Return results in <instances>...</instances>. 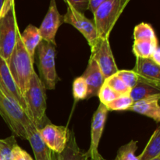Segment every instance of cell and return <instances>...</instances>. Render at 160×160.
<instances>
[{
    "mask_svg": "<svg viewBox=\"0 0 160 160\" xmlns=\"http://www.w3.org/2000/svg\"><path fill=\"white\" fill-rule=\"evenodd\" d=\"M28 141L31 144L35 160H53V152L45 145L41 138L38 129L34 124L28 131Z\"/></svg>",
    "mask_w": 160,
    "mask_h": 160,
    "instance_id": "16",
    "label": "cell"
},
{
    "mask_svg": "<svg viewBox=\"0 0 160 160\" xmlns=\"http://www.w3.org/2000/svg\"><path fill=\"white\" fill-rule=\"evenodd\" d=\"M0 92L6 98L23 109V110L28 115V107L24 98L19 91L17 85L11 75L7 62L1 56H0Z\"/></svg>",
    "mask_w": 160,
    "mask_h": 160,
    "instance_id": "10",
    "label": "cell"
},
{
    "mask_svg": "<svg viewBox=\"0 0 160 160\" xmlns=\"http://www.w3.org/2000/svg\"><path fill=\"white\" fill-rule=\"evenodd\" d=\"M62 18L63 23L72 25L82 34L91 48L96 45L99 38L93 20L87 18L83 12L76 10L70 5H67V12Z\"/></svg>",
    "mask_w": 160,
    "mask_h": 160,
    "instance_id": "7",
    "label": "cell"
},
{
    "mask_svg": "<svg viewBox=\"0 0 160 160\" xmlns=\"http://www.w3.org/2000/svg\"><path fill=\"white\" fill-rule=\"evenodd\" d=\"M20 37L27 52L30 55L31 59L34 61L35 51L40 42L42 41L38 28L32 24L28 25L23 32L20 33Z\"/></svg>",
    "mask_w": 160,
    "mask_h": 160,
    "instance_id": "18",
    "label": "cell"
},
{
    "mask_svg": "<svg viewBox=\"0 0 160 160\" xmlns=\"http://www.w3.org/2000/svg\"><path fill=\"white\" fill-rule=\"evenodd\" d=\"M16 145H17V142L14 136L0 139V159L12 160V152Z\"/></svg>",
    "mask_w": 160,
    "mask_h": 160,
    "instance_id": "25",
    "label": "cell"
},
{
    "mask_svg": "<svg viewBox=\"0 0 160 160\" xmlns=\"http://www.w3.org/2000/svg\"><path fill=\"white\" fill-rule=\"evenodd\" d=\"M130 1L131 0H106L95 9L93 12V21L99 38H109L112 28Z\"/></svg>",
    "mask_w": 160,
    "mask_h": 160,
    "instance_id": "3",
    "label": "cell"
},
{
    "mask_svg": "<svg viewBox=\"0 0 160 160\" xmlns=\"http://www.w3.org/2000/svg\"><path fill=\"white\" fill-rule=\"evenodd\" d=\"M116 74L126 84L128 87L130 88H134L136 84H138L140 82V78H139L138 75L134 71V70H118Z\"/></svg>",
    "mask_w": 160,
    "mask_h": 160,
    "instance_id": "29",
    "label": "cell"
},
{
    "mask_svg": "<svg viewBox=\"0 0 160 160\" xmlns=\"http://www.w3.org/2000/svg\"><path fill=\"white\" fill-rule=\"evenodd\" d=\"M105 83L108 84L119 95L129 94L130 91H131V88L128 87L126 84L117 74L112 75L105 80Z\"/></svg>",
    "mask_w": 160,
    "mask_h": 160,
    "instance_id": "27",
    "label": "cell"
},
{
    "mask_svg": "<svg viewBox=\"0 0 160 160\" xmlns=\"http://www.w3.org/2000/svg\"><path fill=\"white\" fill-rule=\"evenodd\" d=\"M0 116L16 137L28 140V131L34 123L23 109L6 98L1 92Z\"/></svg>",
    "mask_w": 160,
    "mask_h": 160,
    "instance_id": "5",
    "label": "cell"
},
{
    "mask_svg": "<svg viewBox=\"0 0 160 160\" xmlns=\"http://www.w3.org/2000/svg\"><path fill=\"white\" fill-rule=\"evenodd\" d=\"M67 5H70L76 10L83 12L88 9V0H63Z\"/></svg>",
    "mask_w": 160,
    "mask_h": 160,
    "instance_id": "30",
    "label": "cell"
},
{
    "mask_svg": "<svg viewBox=\"0 0 160 160\" xmlns=\"http://www.w3.org/2000/svg\"><path fill=\"white\" fill-rule=\"evenodd\" d=\"M53 160H88L86 152H84L77 143L73 130H70V138L63 151L60 153L53 152Z\"/></svg>",
    "mask_w": 160,
    "mask_h": 160,
    "instance_id": "17",
    "label": "cell"
},
{
    "mask_svg": "<svg viewBox=\"0 0 160 160\" xmlns=\"http://www.w3.org/2000/svg\"><path fill=\"white\" fill-rule=\"evenodd\" d=\"M12 160H34L31 156L22 149L18 145H16L13 148L12 152Z\"/></svg>",
    "mask_w": 160,
    "mask_h": 160,
    "instance_id": "31",
    "label": "cell"
},
{
    "mask_svg": "<svg viewBox=\"0 0 160 160\" xmlns=\"http://www.w3.org/2000/svg\"><path fill=\"white\" fill-rule=\"evenodd\" d=\"M159 156H160V128L158 127L152 134L142 154L138 157V160H152Z\"/></svg>",
    "mask_w": 160,
    "mask_h": 160,
    "instance_id": "20",
    "label": "cell"
},
{
    "mask_svg": "<svg viewBox=\"0 0 160 160\" xmlns=\"http://www.w3.org/2000/svg\"><path fill=\"white\" fill-rule=\"evenodd\" d=\"M96 62L105 79L116 74L119 69L117 65L109 38L98 39L96 45L91 48V56Z\"/></svg>",
    "mask_w": 160,
    "mask_h": 160,
    "instance_id": "8",
    "label": "cell"
},
{
    "mask_svg": "<svg viewBox=\"0 0 160 160\" xmlns=\"http://www.w3.org/2000/svg\"><path fill=\"white\" fill-rule=\"evenodd\" d=\"M19 31L15 0H9L0 14V56L6 60L15 47Z\"/></svg>",
    "mask_w": 160,
    "mask_h": 160,
    "instance_id": "4",
    "label": "cell"
},
{
    "mask_svg": "<svg viewBox=\"0 0 160 160\" xmlns=\"http://www.w3.org/2000/svg\"><path fill=\"white\" fill-rule=\"evenodd\" d=\"M38 131L45 145L55 153L62 152L70 138V130L66 126H57L49 123Z\"/></svg>",
    "mask_w": 160,
    "mask_h": 160,
    "instance_id": "9",
    "label": "cell"
},
{
    "mask_svg": "<svg viewBox=\"0 0 160 160\" xmlns=\"http://www.w3.org/2000/svg\"><path fill=\"white\" fill-rule=\"evenodd\" d=\"M88 86V95L86 99L98 96L99 89L105 82V78L100 70L98 64L92 57L89 58L87 67L82 76Z\"/></svg>",
    "mask_w": 160,
    "mask_h": 160,
    "instance_id": "14",
    "label": "cell"
},
{
    "mask_svg": "<svg viewBox=\"0 0 160 160\" xmlns=\"http://www.w3.org/2000/svg\"><path fill=\"white\" fill-rule=\"evenodd\" d=\"M6 62L11 75L23 96L34 71L33 67L34 61L31 59L23 45L20 31L17 34L15 47Z\"/></svg>",
    "mask_w": 160,
    "mask_h": 160,
    "instance_id": "1",
    "label": "cell"
},
{
    "mask_svg": "<svg viewBox=\"0 0 160 160\" xmlns=\"http://www.w3.org/2000/svg\"><path fill=\"white\" fill-rule=\"evenodd\" d=\"M150 59H151L153 62H156L157 65L160 66V48L159 45L155 48L154 51H153Z\"/></svg>",
    "mask_w": 160,
    "mask_h": 160,
    "instance_id": "33",
    "label": "cell"
},
{
    "mask_svg": "<svg viewBox=\"0 0 160 160\" xmlns=\"http://www.w3.org/2000/svg\"><path fill=\"white\" fill-rule=\"evenodd\" d=\"M133 70L138 75L140 81L160 87V66L151 59L136 58Z\"/></svg>",
    "mask_w": 160,
    "mask_h": 160,
    "instance_id": "13",
    "label": "cell"
},
{
    "mask_svg": "<svg viewBox=\"0 0 160 160\" xmlns=\"http://www.w3.org/2000/svg\"><path fill=\"white\" fill-rule=\"evenodd\" d=\"M62 23H63V18L58 10L56 0H50L49 6L46 15L44 17L43 21L38 28L39 33L42 40L56 45V33Z\"/></svg>",
    "mask_w": 160,
    "mask_h": 160,
    "instance_id": "12",
    "label": "cell"
},
{
    "mask_svg": "<svg viewBox=\"0 0 160 160\" xmlns=\"http://www.w3.org/2000/svg\"><path fill=\"white\" fill-rule=\"evenodd\" d=\"M45 87L35 70L32 73L29 85L23 95L28 107V116L38 129L50 123L46 116V93Z\"/></svg>",
    "mask_w": 160,
    "mask_h": 160,
    "instance_id": "2",
    "label": "cell"
},
{
    "mask_svg": "<svg viewBox=\"0 0 160 160\" xmlns=\"http://www.w3.org/2000/svg\"><path fill=\"white\" fill-rule=\"evenodd\" d=\"M8 2H9V0H0V14H1L3 8L5 7V6H6Z\"/></svg>",
    "mask_w": 160,
    "mask_h": 160,
    "instance_id": "34",
    "label": "cell"
},
{
    "mask_svg": "<svg viewBox=\"0 0 160 160\" xmlns=\"http://www.w3.org/2000/svg\"><path fill=\"white\" fill-rule=\"evenodd\" d=\"M137 149L138 141L131 140L119 148L114 160H138V157L135 155Z\"/></svg>",
    "mask_w": 160,
    "mask_h": 160,
    "instance_id": "23",
    "label": "cell"
},
{
    "mask_svg": "<svg viewBox=\"0 0 160 160\" xmlns=\"http://www.w3.org/2000/svg\"><path fill=\"white\" fill-rule=\"evenodd\" d=\"M88 160H106V159H105L101 155H99V156H98L96 158H95V159H90V158H88Z\"/></svg>",
    "mask_w": 160,
    "mask_h": 160,
    "instance_id": "35",
    "label": "cell"
},
{
    "mask_svg": "<svg viewBox=\"0 0 160 160\" xmlns=\"http://www.w3.org/2000/svg\"><path fill=\"white\" fill-rule=\"evenodd\" d=\"M152 160H160V156H159V157L155 158V159H153Z\"/></svg>",
    "mask_w": 160,
    "mask_h": 160,
    "instance_id": "36",
    "label": "cell"
},
{
    "mask_svg": "<svg viewBox=\"0 0 160 160\" xmlns=\"http://www.w3.org/2000/svg\"><path fill=\"white\" fill-rule=\"evenodd\" d=\"M88 86L82 77L75 78L73 82V95L76 102L87 98Z\"/></svg>",
    "mask_w": 160,
    "mask_h": 160,
    "instance_id": "26",
    "label": "cell"
},
{
    "mask_svg": "<svg viewBox=\"0 0 160 160\" xmlns=\"http://www.w3.org/2000/svg\"><path fill=\"white\" fill-rule=\"evenodd\" d=\"M159 45V42H152L148 40L134 41L132 51L136 58L150 59L155 48Z\"/></svg>",
    "mask_w": 160,
    "mask_h": 160,
    "instance_id": "21",
    "label": "cell"
},
{
    "mask_svg": "<svg viewBox=\"0 0 160 160\" xmlns=\"http://www.w3.org/2000/svg\"><path fill=\"white\" fill-rule=\"evenodd\" d=\"M98 96L99 98L100 103L105 105V106H108L110 102H112L114 99L119 96L117 92H114L108 84H106L104 82L101 88L99 89V92L98 93Z\"/></svg>",
    "mask_w": 160,
    "mask_h": 160,
    "instance_id": "28",
    "label": "cell"
},
{
    "mask_svg": "<svg viewBox=\"0 0 160 160\" xmlns=\"http://www.w3.org/2000/svg\"><path fill=\"white\" fill-rule=\"evenodd\" d=\"M40 79L45 89L53 90L59 81L56 69V45L42 40L35 51Z\"/></svg>",
    "mask_w": 160,
    "mask_h": 160,
    "instance_id": "6",
    "label": "cell"
},
{
    "mask_svg": "<svg viewBox=\"0 0 160 160\" xmlns=\"http://www.w3.org/2000/svg\"><path fill=\"white\" fill-rule=\"evenodd\" d=\"M0 160H2V159H0Z\"/></svg>",
    "mask_w": 160,
    "mask_h": 160,
    "instance_id": "37",
    "label": "cell"
},
{
    "mask_svg": "<svg viewBox=\"0 0 160 160\" xmlns=\"http://www.w3.org/2000/svg\"><path fill=\"white\" fill-rule=\"evenodd\" d=\"M108 110L107 107L105 105L100 103L98 109L94 113L92 117V126H91V143L88 151L86 152V156L90 159H95L99 156L98 152V145L100 140L104 131L107 119Z\"/></svg>",
    "mask_w": 160,
    "mask_h": 160,
    "instance_id": "11",
    "label": "cell"
},
{
    "mask_svg": "<svg viewBox=\"0 0 160 160\" xmlns=\"http://www.w3.org/2000/svg\"><path fill=\"white\" fill-rule=\"evenodd\" d=\"M134 41L148 40L152 42H158L157 36L152 27L148 23L142 22L134 27L133 32Z\"/></svg>",
    "mask_w": 160,
    "mask_h": 160,
    "instance_id": "22",
    "label": "cell"
},
{
    "mask_svg": "<svg viewBox=\"0 0 160 160\" xmlns=\"http://www.w3.org/2000/svg\"><path fill=\"white\" fill-rule=\"evenodd\" d=\"M134 104V101L129 94L120 95L114 99L112 102L106 106L108 110L109 111H126L128 110L131 106Z\"/></svg>",
    "mask_w": 160,
    "mask_h": 160,
    "instance_id": "24",
    "label": "cell"
},
{
    "mask_svg": "<svg viewBox=\"0 0 160 160\" xmlns=\"http://www.w3.org/2000/svg\"><path fill=\"white\" fill-rule=\"evenodd\" d=\"M106 0H88V10L93 13L95 9Z\"/></svg>",
    "mask_w": 160,
    "mask_h": 160,
    "instance_id": "32",
    "label": "cell"
},
{
    "mask_svg": "<svg viewBox=\"0 0 160 160\" xmlns=\"http://www.w3.org/2000/svg\"><path fill=\"white\" fill-rule=\"evenodd\" d=\"M160 95H154L134 102L128 111L137 112L152 119L156 123L160 121Z\"/></svg>",
    "mask_w": 160,
    "mask_h": 160,
    "instance_id": "15",
    "label": "cell"
},
{
    "mask_svg": "<svg viewBox=\"0 0 160 160\" xmlns=\"http://www.w3.org/2000/svg\"><path fill=\"white\" fill-rule=\"evenodd\" d=\"M157 95H160V87L142 81L132 88L129 92L134 102Z\"/></svg>",
    "mask_w": 160,
    "mask_h": 160,
    "instance_id": "19",
    "label": "cell"
}]
</instances>
